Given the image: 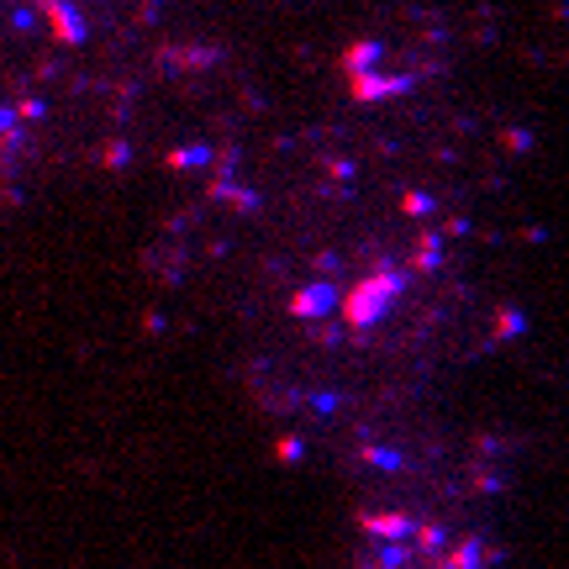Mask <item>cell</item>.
I'll use <instances>...</instances> for the list:
<instances>
[{"mask_svg":"<svg viewBox=\"0 0 569 569\" xmlns=\"http://www.w3.org/2000/svg\"><path fill=\"white\" fill-rule=\"evenodd\" d=\"M395 296V280H369V285H359L354 290V300H348V322H375V311H385V300Z\"/></svg>","mask_w":569,"mask_h":569,"instance_id":"obj_1","label":"cell"},{"mask_svg":"<svg viewBox=\"0 0 569 569\" xmlns=\"http://www.w3.org/2000/svg\"><path fill=\"white\" fill-rule=\"evenodd\" d=\"M43 11H48V22H53V32H59V43H80L85 37V22L63 5V0H43Z\"/></svg>","mask_w":569,"mask_h":569,"instance_id":"obj_2","label":"cell"},{"mask_svg":"<svg viewBox=\"0 0 569 569\" xmlns=\"http://www.w3.org/2000/svg\"><path fill=\"white\" fill-rule=\"evenodd\" d=\"M327 300H332V290H322V285H311V290H300V296H296V311H300V317H317V311H322Z\"/></svg>","mask_w":569,"mask_h":569,"instance_id":"obj_3","label":"cell"}]
</instances>
